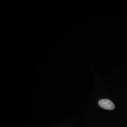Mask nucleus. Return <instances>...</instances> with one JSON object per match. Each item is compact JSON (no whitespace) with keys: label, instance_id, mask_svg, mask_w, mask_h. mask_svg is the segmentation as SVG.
<instances>
[{"label":"nucleus","instance_id":"1","mask_svg":"<svg viewBox=\"0 0 127 127\" xmlns=\"http://www.w3.org/2000/svg\"><path fill=\"white\" fill-rule=\"evenodd\" d=\"M98 104L101 107L106 110H112L115 108L113 102L109 99H101L98 102Z\"/></svg>","mask_w":127,"mask_h":127}]
</instances>
